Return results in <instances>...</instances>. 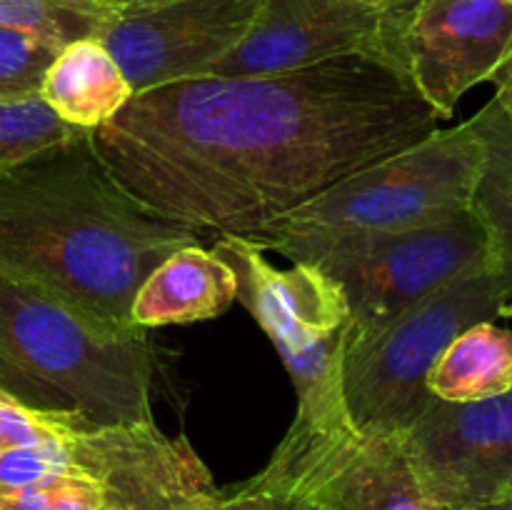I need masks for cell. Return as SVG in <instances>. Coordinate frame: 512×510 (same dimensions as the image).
<instances>
[{
  "label": "cell",
  "mask_w": 512,
  "mask_h": 510,
  "mask_svg": "<svg viewBox=\"0 0 512 510\" xmlns=\"http://www.w3.org/2000/svg\"><path fill=\"white\" fill-rule=\"evenodd\" d=\"M440 128L398 60L178 80L135 93L93 143L138 200L195 230L258 233Z\"/></svg>",
  "instance_id": "1"
},
{
  "label": "cell",
  "mask_w": 512,
  "mask_h": 510,
  "mask_svg": "<svg viewBox=\"0 0 512 510\" xmlns=\"http://www.w3.org/2000/svg\"><path fill=\"white\" fill-rule=\"evenodd\" d=\"M200 230L135 198L78 130L0 173V275L133 323L140 285Z\"/></svg>",
  "instance_id": "2"
},
{
  "label": "cell",
  "mask_w": 512,
  "mask_h": 510,
  "mask_svg": "<svg viewBox=\"0 0 512 510\" xmlns=\"http://www.w3.org/2000/svg\"><path fill=\"white\" fill-rule=\"evenodd\" d=\"M153 375L143 328L0 275V398L85 428L155 423Z\"/></svg>",
  "instance_id": "3"
},
{
  "label": "cell",
  "mask_w": 512,
  "mask_h": 510,
  "mask_svg": "<svg viewBox=\"0 0 512 510\" xmlns=\"http://www.w3.org/2000/svg\"><path fill=\"white\" fill-rule=\"evenodd\" d=\"M483 163L485 145L473 118L438 128L248 238L263 250L305 263L330 240L435 223L473 208Z\"/></svg>",
  "instance_id": "4"
},
{
  "label": "cell",
  "mask_w": 512,
  "mask_h": 510,
  "mask_svg": "<svg viewBox=\"0 0 512 510\" xmlns=\"http://www.w3.org/2000/svg\"><path fill=\"white\" fill-rule=\"evenodd\" d=\"M512 298L500 270L460 275L368 335H350L343 398L350 420L368 435H403L430 403L428 375L470 325L498 318Z\"/></svg>",
  "instance_id": "5"
},
{
  "label": "cell",
  "mask_w": 512,
  "mask_h": 510,
  "mask_svg": "<svg viewBox=\"0 0 512 510\" xmlns=\"http://www.w3.org/2000/svg\"><path fill=\"white\" fill-rule=\"evenodd\" d=\"M313 263L343 290L353 335H368L460 275L498 270L473 208L405 230L348 235L325 243Z\"/></svg>",
  "instance_id": "6"
},
{
  "label": "cell",
  "mask_w": 512,
  "mask_h": 510,
  "mask_svg": "<svg viewBox=\"0 0 512 510\" xmlns=\"http://www.w3.org/2000/svg\"><path fill=\"white\" fill-rule=\"evenodd\" d=\"M243 485L328 510H438L420 490L398 435L363 433L348 410L295 415L270 463Z\"/></svg>",
  "instance_id": "7"
},
{
  "label": "cell",
  "mask_w": 512,
  "mask_h": 510,
  "mask_svg": "<svg viewBox=\"0 0 512 510\" xmlns=\"http://www.w3.org/2000/svg\"><path fill=\"white\" fill-rule=\"evenodd\" d=\"M48 458L53 480H85L115 510H205L220 498L193 445L158 423L73 425L60 443H48Z\"/></svg>",
  "instance_id": "8"
},
{
  "label": "cell",
  "mask_w": 512,
  "mask_h": 510,
  "mask_svg": "<svg viewBox=\"0 0 512 510\" xmlns=\"http://www.w3.org/2000/svg\"><path fill=\"white\" fill-rule=\"evenodd\" d=\"M398 438L438 510H470L512 495V390L475 403L433 395Z\"/></svg>",
  "instance_id": "9"
},
{
  "label": "cell",
  "mask_w": 512,
  "mask_h": 510,
  "mask_svg": "<svg viewBox=\"0 0 512 510\" xmlns=\"http://www.w3.org/2000/svg\"><path fill=\"white\" fill-rule=\"evenodd\" d=\"M263 0H158L113 10L98 33L133 93L203 78L248 35Z\"/></svg>",
  "instance_id": "10"
},
{
  "label": "cell",
  "mask_w": 512,
  "mask_h": 510,
  "mask_svg": "<svg viewBox=\"0 0 512 510\" xmlns=\"http://www.w3.org/2000/svg\"><path fill=\"white\" fill-rule=\"evenodd\" d=\"M408 3L370 8L350 0H263L248 35L210 75L288 73L348 53H380L403 65L400 23Z\"/></svg>",
  "instance_id": "11"
},
{
  "label": "cell",
  "mask_w": 512,
  "mask_h": 510,
  "mask_svg": "<svg viewBox=\"0 0 512 510\" xmlns=\"http://www.w3.org/2000/svg\"><path fill=\"white\" fill-rule=\"evenodd\" d=\"M512 55V5L505 0H410L400 23V58L440 120L460 98L490 83Z\"/></svg>",
  "instance_id": "12"
},
{
  "label": "cell",
  "mask_w": 512,
  "mask_h": 510,
  "mask_svg": "<svg viewBox=\"0 0 512 510\" xmlns=\"http://www.w3.org/2000/svg\"><path fill=\"white\" fill-rule=\"evenodd\" d=\"M213 253L235 275V300L250 310L283 360L303 355L353 328L345 295L318 265L275 268L243 235H218Z\"/></svg>",
  "instance_id": "13"
},
{
  "label": "cell",
  "mask_w": 512,
  "mask_h": 510,
  "mask_svg": "<svg viewBox=\"0 0 512 510\" xmlns=\"http://www.w3.org/2000/svg\"><path fill=\"white\" fill-rule=\"evenodd\" d=\"M235 275L203 245H185L163 260L140 285L130 318L138 328L213 320L235 303Z\"/></svg>",
  "instance_id": "14"
},
{
  "label": "cell",
  "mask_w": 512,
  "mask_h": 510,
  "mask_svg": "<svg viewBox=\"0 0 512 510\" xmlns=\"http://www.w3.org/2000/svg\"><path fill=\"white\" fill-rule=\"evenodd\" d=\"M128 78L98 38L58 50L40 85V100L63 123L93 133L133 98Z\"/></svg>",
  "instance_id": "15"
},
{
  "label": "cell",
  "mask_w": 512,
  "mask_h": 510,
  "mask_svg": "<svg viewBox=\"0 0 512 510\" xmlns=\"http://www.w3.org/2000/svg\"><path fill=\"white\" fill-rule=\"evenodd\" d=\"M428 390L450 403H475L510 393L512 328L483 320L463 330L430 370Z\"/></svg>",
  "instance_id": "16"
},
{
  "label": "cell",
  "mask_w": 512,
  "mask_h": 510,
  "mask_svg": "<svg viewBox=\"0 0 512 510\" xmlns=\"http://www.w3.org/2000/svg\"><path fill=\"white\" fill-rule=\"evenodd\" d=\"M473 123L485 145L473 210L488 230L495 265L512 280V115L493 98Z\"/></svg>",
  "instance_id": "17"
},
{
  "label": "cell",
  "mask_w": 512,
  "mask_h": 510,
  "mask_svg": "<svg viewBox=\"0 0 512 510\" xmlns=\"http://www.w3.org/2000/svg\"><path fill=\"white\" fill-rule=\"evenodd\" d=\"M113 10L93 0H0V28L20 30L55 48L98 38Z\"/></svg>",
  "instance_id": "18"
},
{
  "label": "cell",
  "mask_w": 512,
  "mask_h": 510,
  "mask_svg": "<svg viewBox=\"0 0 512 510\" xmlns=\"http://www.w3.org/2000/svg\"><path fill=\"white\" fill-rule=\"evenodd\" d=\"M75 133L40 98L0 100V173Z\"/></svg>",
  "instance_id": "19"
},
{
  "label": "cell",
  "mask_w": 512,
  "mask_h": 510,
  "mask_svg": "<svg viewBox=\"0 0 512 510\" xmlns=\"http://www.w3.org/2000/svg\"><path fill=\"white\" fill-rule=\"evenodd\" d=\"M58 50L28 33L0 28V100L40 98L45 70Z\"/></svg>",
  "instance_id": "20"
},
{
  "label": "cell",
  "mask_w": 512,
  "mask_h": 510,
  "mask_svg": "<svg viewBox=\"0 0 512 510\" xmlns=\"http://www.w3.org/2000/svg\"><path fill=\"white\" fill-rule=\"evenodd\" d=\"M73 425L78 423L63 418V415L40 413V410H30L15 400L0 398V453L30 448V445L58 443Z\"/></svg>",
  "instance_id": "21"
},
{
  "label": "cell",
  "mask_w": 512,
  "mask_h": 510,
  "mask_svg": "<svg viewBox=\"0 0 512 510\" xmlns=\"http://www.w3.org/2000/svg\"><path fill=\"white\" fill-rule=\"evenodd\" d=\"M105 505L103 495L95 485L78 478H55L48 510H100Z\"/></svg>",
  "instance_id": "22"
},
{
  "label": "cell",
  "mask_w": 512,
  "mask_h": 510,
  "mask_svg": "<svg viewBox=\"0 0 512 510\" xmlns=\"http://www.w3.org/2000/svg\"><path fill=\"white\" fill-rule=\"evenodd\" d=\"M53 480L23 488H0V510H48Z\"/></svg>",
  "instance_id": "23"
},
{
  "label": "cell",
  "mask_w": 512,
  "mask_h": 510,
  "mask_svg": "<svg viewBox=\"0 0 512 510\" xmlns=\"http://www.w3.org/2000/svg\"><path fill=\"white\" fill-rule=\"evenodd\" d=\"M205 510H268V505L258 493H250L243 485H235V488L220 490V498Z\"/></svg>",
  "instance_id": "24"
},
{
  "label": "cell",
  "mask_w": 512,
  "mask_h": 510,
  "mask_svg": "<svg viewBox=\"0 0 512 510\" xmlns=\"http://www.w3.org/2000/svg\"><path fill=\"white\" fill-rule=\"evenodd\" d=\"M245 490H250V488H245ZM250 493H258V490H250ZM258 495L265 500L268 510H328L318 503H310V500L293 498V495H273V493H258Z\"/></svg>",
  "instance_id": "25"
},
{
  "label": "cell",
  "mask_w": 512,
  "mask_h": 510,
  "mask_svg": "<svg viewBox=\"0 0 512 510\" xmlns=\"http://www.w3.org/2000/svg\"><path fill=\"white\" fill-rule=\"evenodd\" d=\"M490 83L495 85V100L512 115V55L500 65Z\"/></svg>",
  "instance_id": "26"
},
{
  "label": "cell",
  "mask_w": 512,
  "mask_h": 510,
  "mask_svg": "<svg viewBox=\"0 0 512 510\" xmlns=\"http://www.w3.org/2000/svg\"><path fill=\"white\" fill-rule=\"evenodd\" d=\"M100 3L110 10H128V8H140V5L158 3V0H100Z\"/></svg>",
  "instance_id": "27"
},
{
  "label": "cell",
  "mask_w": 512,
  "mask_h": 510,
  "mask_svg": "<svg viewBox=\"0 0 512 510\" xmlns=\"http://www.w3.org/2000/svg\"><path fill=\"white\" fill-rule=\"evenodd\" d=\"M470 510H512V495L510 498L495 500V503H488V505H478V508H470Z\"/></svg>",
  "instance_id": "28"
},
{
  "label": "cell",
  "mask_w": 512,
  "mask_h": 510,
  "mask_svg": "<svg viewBox=\"0 0 512 510\" xmlns=\"http://www.w3.org/2000/svg\"><path fill=\"white\" fill-rule=\"evenodd\" d=\"M350 3L370 5V8H393V5H398L400 0H350Z\"/></svg>",
  "instance_id": "29"
},
{
  "label": "cell",
  "mask_w": 512,
  "mask_h": 510,
  "mask_svg": "<svg viewBox=\"0 0 512 510\" xmlns=\"http://www.w3.org/2000/svg\"><path fill=\"white\" fill-rule=\"evenodd\" d=\"M498 318H512V298L508 300V303H503V305H500V310H498Z\"/></svg>",
  "instance_id": "30"
},
{
  "label": "cell",
  "mask_w": 512,
  "mask_h": 510,
  "mask_svg": "<svg viewBox=\"0 0 512 510\" xmlns=\"http://www.w3.org/2000/svg\"><path fill=\"white\" fill-rule=\"evenodd\" d=\"M100 510H115V508H110V505H103V508H100Z\"/></svg>",
  "instance_id": "31"
},
{
  "label": "cell",
  "mask_w": 512,
  "mask_h": 510,
  "mask_svg": "<svg viewBox=\"0 0 512 510\" xmlns=\"http://www.w3.org/2000/svg\"><path fill=\"white\" fill-rule=\"evenodd\" d=\"M505 3H510V5H512V0H505Z\"/></svg>",
  "instance_id": "32"
},
{
  "label": "cell",
  "mask_w": 512,
  "mask_h": 510,
  "mask_svg": "<svg viewBox=\"0 0 512 510\" xmlns=\"http://www.w3.org/2000/svg\"><path fill=\"white\" fill-rule=\"evenodd\" d=\"M93 3H100V0H93Z\"/></svg>",
  "instance_id": "33"
}]
</instances>
